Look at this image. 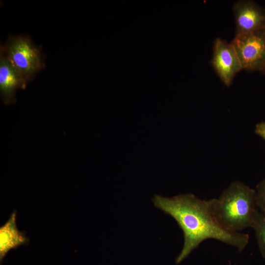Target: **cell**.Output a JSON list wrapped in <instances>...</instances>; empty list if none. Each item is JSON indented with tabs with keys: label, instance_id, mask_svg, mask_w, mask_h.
<instances>
[{
	"label": "cell",
	"instance_id": "obj_9",
	"mask_svg": "<svg viewBox=\"0 0 265 265\" xmlns=\"http://www.w3.org/2000/svg\"><path fill=\"white\" fill-rule=\"evenodd\" d=\"M260 251L265 259V215L260 211L253 227Z\"/></svg>",
	"mask_w": 265,
	"mask_h": 265
},
{
	"label": "cell",
	"instance_id": "obj_7",
	"mask_svg": "<svg viewBox=\"0 0 265 265\" xmlns=\"http://www.w3.org/2000/svg\"><path fill=\"white\" fill-rule=\"evenodd\" d=\"M27 82L4 53L0 54V94L5 105L14 104L16 93L19 89H25Z\"/></svg>",
	"mask_w": 265,
	"mask_h": 265
},
{
	"label": "cell",
	"instance_id": "obj_10",
	"mask_svg": "<svg viewBox=\"0 0 265 265\" xmlns=\"http://www.w3.org/2000/svg\"><path fill=\"white\" fill-rule=\"evenodd\" d=\"M255 191L257 207L265 215V178L257 185Z\"/></svg>",
	"mask_w": 265,
	"mask_h": 265
},
{
	"label": "cell",
	"instance_id": "obj_1",
	"mask_svg": "<svg viewBox=\"0 0 265 265\" xmlns=\"http://www.w3.org/2000/svg\"><path fill=\"white\" fill-rule=\"evenodd\" d=\"M153 202L156 208L172 217L183 232L184 245L176 264L208 239L233 246L240 252L248 243V234L230 232L219 224L212 212L211 199L202 200L192 194H186L171 198L155 195Z\"/></svg>",
	"mask_w": 265,
	"mask_h": 265
},
{
	"label": "cell",
	"instance_id": "obj_5",
	"mask_svg": "<svg viewBox=\"0 0 265 265\" xmlns=\"http://www.w3.org/2000/svg\"><path fill=\"white\" fill-rule=\"evenodd\" d=\"M212 64L216 74L226 86L231 85L235 75L242 69L232 44L219 38L214 41Z\"/></svg>",
	"mask_w": 265,
	"mask_h": 265
},
{
	"label": "cell",
	"instance_id": "obj_6",
	"mask_svg": "<svg viewBox=\"0 0 265 265\" xmlns=\"http://www.w3.org/2000/svg\"><path fill=\"white\" fill-rule=\"evenodd\" d=\"M236 35L265 29V9L252 0L237 1L233 7Z\"/></svg>",
	"mask_w": 265,
	"mask_h": 265
},
{
	"label": "cell",
	"instance_id": "obj_3",
	"mask_svg": "<svg viewBox=\"0 0 265 265\" xmlns=\"http://www.w3.org/2000/svg\"><path fill=\"white\" fill-rule=\"evenodd\" d=\"M2 49L27 82L33 80L44 67L39 50L27 37H10Z\"/></svg>",
	"mask_w": 265,
	"mask_h": 265
},
{
	"label": "cell",
	"instance_id": "obj_8",
	"mask_svg": "<svg viewBox=\"0 0 265 265\" xmlns=\"http://www.w3.org/2000/svg\"><path fill=\"white\" fill-rule=\"evenodd\" d=\"M16 212L14 210L6 223L0 228V265L7 254L12 249L20 245H26L29 239L25 232L20 231L16 223Z\"/></svg>",
	"mask_w": 265,
	"mask_h": 265
},
{
	"label": "cell",
	"instance_id": "obj_2",
	"mask_svg": "<svg viewBox=\"0 0 265 265\" xmlns=\"http://www.w3.org/2000/svg\"><path fill=\"white\" fill-rule=\"evenodd\" d=\"M255 195V189L241 182L234 181L218 198L211 199L212 212L219 224L230 232L253 228L259 212Z\"/></svg>",
	"mask_w": 265,
	"mask_h": 265
},
{
	"label": "cell",
	"instance_id": "obj_4",
	"mask_svg": "<svg viewBox=\"0 0 265 265\" xmlns=\"http://www.w3.org/2000/svg\"><path fill=\"white\" fill-rule=\"evenodd\" d=\"M231 43L242 69L260 71L265 57V29L236 35Z\"/></svg>",
	"mask_w": 265,
	"mask_h": 265
},
{
	"label": "cell",
	"instance_id": "obj_12",
	"mask_svg": "<svg viewBox=\"0 0 265 265\" xmlns=\"http://www.w3.org/2000/svg\"><path fill=\"white\" fill-rule=\"evenodd\" d=\"M260 71L261 72H263V73H265V57L264 61L263 62V63L262 64V66Z\"/></svg>",
	"mask_w": 265,
	"mask_h": 265
},
{
	"label": "cell",
	"instance_id": "obj_11",
	"mask_svg": "<svg viewBox=\"0 0 265 265\" xmlns=\"http://www.w3.org/2000/svg\"><path fill=\"white\" fill-rule=\"evenodd\" d=\"M255 132L265 140V121L261 122L255 126Z\"/></svg>",
	"mask_w": 265,
	"mask_h": 265
}]
</instances>
